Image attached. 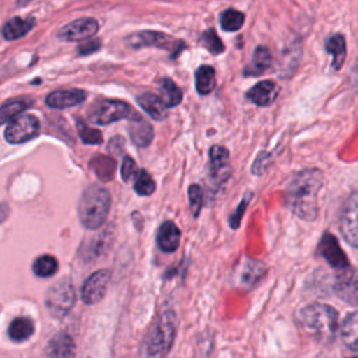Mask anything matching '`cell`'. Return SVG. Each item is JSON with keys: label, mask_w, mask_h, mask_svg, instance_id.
Instances as JSON below:
<instances>
[{"label": "cell", "mask_w": 358, "mask_h": 358, "mask_svg": "<svg viewBox=\"0 0 358 358\" xmlns=\"http://www.w3.org/2000/svg\"><path fill=\"white\" fill-rule=\"evenodd\" d=\"M161 92H162V101L166 108H172L180 103L182 101V91L180 88L168 77H164L159 84Z\"/></svg>", "instance_id": "obj_28"}, {"label": "cell", "mask_w": 358, "mask_h": 358, "mask_svg": "<svg viewBox=\"0 0 358 358\" xmlns=\"http://www.w3.org/2000/svg\"><path fill=\"white\" fill-rule=\"evenodd\" d=\"M299 320L305 330L319 341H330L338 330V313L324 303H310L299 312Z\"/></svg>", "instance_id": "obj_4"}, {"label": "cell", "mask_w": 358, "mask_h": 358, "mask_svg": "<svg viewBox=\"0 0 358 358\" xmlns=\"http://www.w3.org/2000/svg\"><path fill=\"white\" fill-rule=\"evenodd\" d=\"M320 253L322 256L333 266L336 267L337 270H341L344 267L348 266V260L344 255V252L341 250V248L338 246V242L337 239L330 235V234H326L322 241H320Z\"/></svg>", "instance_id": "obj_15"}, {"label": "cell", "mask_w": 358, "mask_h": 358, "mask_svg": "<svg viewBox=\"0 0 358 358\" xmlns=\"http://www.w3.org/2000/svg\"><path fill=\"white\" fill-rule=\"evenodd\" d=\"M245 22V15L243 13L234 10V8H228L221 14L220 18V25L224 31H229V32H235L238 29H241V27Z\"/></svg>", "instance_id": "obj_31"}, {"label": "cell", "mask_w": 358, "mask_h": 358, "mask_svg": "<svg viewBox=\"0 0 358 358\" xmlns=\"http://www.w3.org/2000/svg\"><path fill=\"white\" fill-rule=\"evenodd\" d=\"M320 169L309 168L296 172L287 187V201L292 213L302 220L313 221L317 215V194L323 186Z\"/></svg>", "instance_id": "obj_1"}, {"label": "cell", "mask_w": 358, "mask_h": 358, "mask_svg": "<svg viewBox=\"0 0 358 358\" xmlns=\"http://www.w3.org/2000/svg\"><path fill=\"white\" fill-rule=\"evenodd\" d=\"M196 90L200 95L210 94L215 87V71L211 66H200L196 70Z\"/></svg>", "instance_id": "obj_27"}, {"label": "cell", "mask_w": 358, "mask_h": 358, "mask_svg": "<svg viewBox=\"0 0 358 358\" xmlns=\"http://www.w3.org/2000/svg\"><path fill=\"white\" fill-rule=\"evenodd\" d=\"M277 94H278L277 84L270 80H266L253 85L248 91L246 98L257 106H268L275 101Z\"/></svg>", "instance_id": "obj_16"}, {"label": "cell", "mask_w": 358, "mask_h": 358, "mask_svg": "<svg viewBox=\"0 0 358 358\" xmlns=\"http://www.w3.org/2000/svg\"><path fill=\"white\" fill-rule=\"evenodd\" d=\"M109 280H110L109 270H98L92 273L83 284V288H81L83 302L87 305H94L99 302L106 294Z\"/></svg>", "instance_id": "obj_11"}, {"label": "cell", "mask_w": 358, "mask_h": 358, "mask_svg": "<svg viewBox=\"0 0 358 358\" xmlns=\"http://www.w3.org/2000/svg\"><path fill=\"white\" fill-rule=\"evenodd\" d=\"M264 264L257 260H246L241 264V270L238 273V280L241 285L243 287H253L255 282H257L262 275L264 274Z\"/></svg>", "instance_id": "obj_21"}, {"label": "cell", "mask_w": 358, "mask_h": 358, "mask_svg": "<svg viewBox=\"0 0 358 358\" xmlns=\"http://www.w3.org/2000/svg\"><path fill=\"white\" fill-rule=\"evenodd\" d=\"M137 102L152 119L162 120L166 117V106L158 95L143 94L137 98Z\"/></svg>", "instance_id": "obj_24"}, {"label": "cell", "mask_w": 358, "mask_h": 358, "mask_svg": "<svg viewBox=\"0 0 358 358\" xmlns=\"http://www.w3.org/2000/svg\"><path fill=\"white\" fill-rule=\"evenodd\" d=\"M248 201H249V197L245 199V200H242V203L238 206V210L231 215L229 224H231L232 228H238V225H239V222H241V217H242V214H243V211H245V208H246V206H248Z\"/></svg>", "instance_id": "obj_38"}, {"label": "cell", "mask_w": 358, "mask_h": 358, "mask_svg": "<svg viewBox=\"0 0 358 358\" xmlns=\"http://www.w3.org/2000/svg\"><path fill=\"white\" fill-rule=\"evenodd\" d=\"M110 210V193L101 185H90L78 201V218L87 229L101 228Z\"/></svg>", "instance_id": "obj_2"}, {"label": "cell", "mask_w": 358, "mask_h": 358, "mask_svg": "<svg viewBox=\"0 0 358 358\" xmlns=\"http://www.w3.org/2000/svg\"><path fill=\"white\" fill-rule=\"evenodd\" d=\"M201 42L203 45L214 55L222 53L224 52V43L221 42V39L218 38V35L215 34L214 29H208L201 35Z\"/></svg>", "instance_id": "obj_34"}, {"label": "cell", "mask_w": 358, "mask_h": 358, "mask_svg": "<svg viewBox=\"0 0 358 358\" xmlns=\"http://www.w3.org/2000/svg\"><path fill=\"white\" fill-rule=\"evenodd\" d=\"M127 43L131 48H136V49L137 48H144V46L165 49V50H169V52L175 53V56L185 46L183 42L176 41L175 38H172V36H169L164 32H158V31H138V32H134L127 38Z\"/></svg>", "instance_id": "obj_7"}, {"label": "cell", "mask_w": 358, "mask_h": 358, "mask_svg": "<svg viewBox=\"0 0 358 358\" xmlns=\"http://www.w3.org/2000/svg\"><path fill=\"white\" fill-rule=\"evenodd\" d=\"M271 66V55L267 48L257 46L250 63L245 67V76H260Z\"/></svg>", "instance_id": "obj_22"}, {"label": "cell", "mask_w": 358, "mask_h": 358, "mask_svg": "<svg viewBox=\"0 0 358 358\" xmlns=\"http://www.w3.org/2000/svg\"><path fill=\"white\" fill-rule=\"evenodd\" d=\"M34 25H35L34 17H28V18L14 17L4 24L1 29V35L6 41H15L18 38L25 36L34 28Z\"/></svg>", "instance_id": "obj_19"}, {"label": "cell", "mask_w": 358, "mask_h": 358, "mask_svg": "<svg viewBox=\"0 0 358 358\" xmlns=\"http://www.w3.org/2000/svg\"><path fill=\"white\" fill-rule=\"evenodd\" d=\"M99 48H101V42L99 41H96V39H87V41H84L77 48V50H78L80 55H90V53L96 52Z\"/></svg>", "instance_id": "obj_37"}, {"label": "cell", "mask_w": 358, "mask_h": 358, "mask_svg": "<svg viewBox=\"0 0 358 358\" xmlns=\"http://www.w3.org/2000/svg\"><path fill=\"white\" fill-rule=\"evenodd\" d=\"M189 200H190L193 215L197 217L203 204V189L199 185H192L189 187Z\"/></svg>", "instance_id": "obj_35"}, {"label": "cell", "mask_w": 358, "mask_h": 358, "mask_svg": "<svg viewBox=\"0 0 358 358\" xmlns=\"http://www.w3.org/2000/svg\"><path fill=\"white\" fill-rule=\"evenodd\" d=\"M340 334L343 343L352 351L358 352V312L350 313L344 319L340 327Z\"/></svg>", "instance_id": "obj_23"}, {"label": "cell", "mask_w": 358, "mask_h": 358, "mask_svg": "<svg viewBox=\"0 0 358 358\" xmlns=\"http://www.w3.org/2000/svg\"><path fill=\"white\" fill-rule=\"evenodd\" d=\"M340 231L348 243L358 248V190L348 197L343 207Z\"/></svg>", "instance_id": "obj_9"}, {"label": "cell", "mask_w": 358, "mask_h": 358, "mask_svg": "<svg viewBox=\"0 0 358 358\" xmlns=\"http://www.w3.org/2000/svg\"><path fill=\"white\" fill-rule=\"evenodd\" d=\"M129 134L131 141L138 147H147L154 137L151 124L138 116L133 117V122L129 126Z\"/></svg>", "instance_id": "obj_20"}, {"label": "cell", "mask_w": 358, "mask_h": 358, "mask_svg": "<svg viewBox=\"0 0 358 358\" xmlns=\"http://www.w3.org/2000/svg\"><path fill=\"white\" fill-rule=\"evenodd\" d=\"M176 334V319L175 313L171 310L162 312L148 330L143 344L141 357L143 358H164L175 340Z\"/></svg>", "instance_id": "obj_3"}, {"label": "cell", "mask_w": 358, "mask_h": 358, "mask_svg": "<svg viewBox=\"0 0 358 358\" xmlns=\"http://www.w3.org/2000/svg\"><path fill=\"white\" fill-rule=\"evenodd\" d=\"M77 127H78V134L83 140V143L85 144H101L102 143V133L96 129H90L83 120L77 122Z\"/></svg>", "instance_id": "obj_33"}, {"label": "cell", "mask_w": 358, "mask_h": 358, "mask_svg": "<svg viewBox=\"0 0 358 358\" xmlns=\"http://www.w3.org/2000/svg\"><path fill=\"white\" fill-rule=\"evenodd\" d=\"M34 333V323L29 317H15L8 326V336L13 341L21 343L28 340Z\"/></svg>", "instance_id": "obj_26"}, {"label": "cell", "mask_w": 358, "mask_h": 358, "mask_svg": "<svg viewBox=\"0 0 358 358\" xmlns=\"http://www.w3.org/2000/svg\"><path fill=\"white\" fill-rule=\"evenodd\" d=\"M326 50L329 53H331V56H333V63H331L333 69L334 70L341 69V66L344 64V60H345V55H347L344 36L340 35V34L331 35L326 41Z\"/></svg>", "instance_id": "obj_25"}, {"label": "cell", "mask_w": 358, "mask_h": 358, "mask_svg": "<svg viewBox=\"0 0 358 358\" xmlns=\"http://www.w3.org/2000/svg\"><path fill=\"white\" fill-rule=\"evenodd\" d=\"M76 302V291L69 278H62L55 282L46 292L45 305L52 316H66Z\"/></svg>", "instance_id": "obj_5"}, {"label": "cell", "mask_w": 358, "mask_h": 358, "mask_svg": "<svg viewBox=\"0 0 358 358\" xmlns=\"http://www.w3.org/2000/svg\"><path fill=\"white\" fill-rule=\"evenodd\" d=\"M352 358H358V357H352Z\"/></svg>", "instance_id": "obj_40"}, {"label": "cell", "mask_w": 358, "mask_h": 358, "mask_svg": "<svg viewBox=\"0 0 358 358\" xmlns=\"http://www.w3.org/2000/svg\"><path fill=\"white\" fill-rule=\"evenodd\" d=\"M134 190L140 196H150V194L154 193L155 182L147 171L141 169V171L137 172L136 180H134Z\"/></svg>", "instance_id": "obj_32"}, {"label": "cell", "mask_w": 358, "mask_h": 358, "mask_svg": "<svg viewBox=\"0 0 358 358\" xmlns=\"http://www.w3.org/2000/svg\"><path fill=\"white\" fill-rule=\"evenodd\" d=\"M57 267H59V263H57L56 257L52 255H41L32 263L34 273L42 278L52 277L57 271Z\"/></svg>", "instance_id": "obj_29"}, {"label": "cell", "mask_w": 358, "mask_h": 358, "mask_svg": "<svg viewBox=\"0 0 358 358\" xmlns=\"http://www.w3.org/2000/svg\"><path fill=\"white\" fill-rule=\"evenodd\" d=\"M87 99V92L80 88L57 90L46 96V105L53 109H66L83 103Z\"/></svg>", "instance_id": "obj_13"}, {"label": "cell", "mask_w": 358, "mask_h": 358, "mask_svg": "<svg viewBox=\"0 0 358 358\" xmlns=\"http://www.w3.org/2000/svg\"><path fill=\"white\" fill-rule=\"evenodd\" d=\"M31 99H14L11 102H7L0 108V124H4L7 122H11L15 119L22 110L28 109L31 106Z\"/></svg>", "instance_id": "obj_30"}, {"label": "cell", "mask_w": 358, "mask_h": 358, "mask_svg": "<svg viewBox=\"0 0 358 358\" xmlns=\"http://www.w3.org/2000/svg\"><path fill=\"white\" fill-rule=\"evenodd\" d=\"M180 242V231L172 221H165L157 234V243L161 250L171 253L178 249Z\"/></svg>", "instance_id": "obj_18"}, {"label": "cell", "mask_w": 358, "mask_h": 358, "mask_svg": "<svg viewBox=\"0 0 358 358\" xmlns=\"http://www.w3.org/2000/svg\"><path fill=\"white\" fill-rule=\"evenodd\" d=\"M229 152L225 147L214 145L210 150V173L217 183H221L229 176Z\"/></svg>", "instance_id": "obj_14"}, {"label": "cell", "mask_w": 358, "mask_h": 358, "mask_svg": "<svg viewBox=\"0 0 358 358\" xmlns=\"http://www.w3.org/2000/svg\"><path fill=\"white\" fill-rule=\"evenodd\" d=\"M39 129L41 123L34 115H21L7 124L4 130V138L10 144L27 143L38 136Z\"/></svg>", "instance_id": "obj_8"}, {"label": "cell", "mask_w": 358, "mask_h": 358, "mask_svg": "<svg viewBox=\"0 0 358 358\" xmlns=\"http://www.w3.org/2000/svg\"><path fill=\"white\" fill-rule=\"evenodd\" d=\"M31 0H18V4L20 6H25V4H28Z\"/></svg>", "instance_id": "obj_39"}, {"label": "cell", "mask_w": 358, "mask_h": 358, "mask_svg": "<svg viewBox=\"0 0 358 358\" xmlns=\"http://www.w3.org/2000/svg\"><path fill=\"white\" fill-rule=\"evenodd\" d=\"M336 295L351 305H358V270L350 266L338 270L334 281Z\"/></svg>", "instance_id": "obj_10"}, {"label": "cell", "mask_w": 358, "mask_h": 358, "mask_svg": "<svg viewBox=\"0 0 358 358\" xmlns=\"http://www.w3.org/2000/svg\"><path fill=\"white\" fill-rule=\"evenodd\" d=\"M98 32V21L94 18H78L67 25L62 27L57 32V38L62 41L80 42L87 41Z\"/></svg>", "instance_id": "obj_12"}, {"label": "cell", "mask_w": 358, "mask_h": 358, "mask_svg": "<svg viewBox=\"0 0 358 358\" xmlns=\"http://www.w3.org/2000/svg\"><path fill=\"white\" fill-rule=\"evenodd\" d=\"M131 115H136L131 108L117 99H98L88 109V119L95 124H109Z\"/></svg>", "instance_id": "obj_6"}, {"label": "cell", "mask_w": 358, "mask_h": 358, "mask_svg": "<svg viewBox=\"0 0 358 358\" xmlns=\"http://www.w3.org/2000/svg\"><path fill=\"white\" fill-rule=\"evenodd\" d=\"M120 175H122V179L124 182L130 180L133 176L137 175V165L134 162V159L129 155H126L123 158V162H122V168H120Z\"/></svg>", "instance_id": "obj_36"}, {"label": "cell", "mask_w": 358, "mask_h": 358, "mask_svg": "<svg viewBox=\"0 0 358 358\" xmlns=\"http://www.w3.org/2000/svg\"><path fill=\"white\" fill-rule=\"evenodd\" d=\"M48 352L50 358H74L76 357V344L74 340L64 331L55 334L49 344Z\"/></svg>", "instance_id": "obj_17"}]
</instances>
